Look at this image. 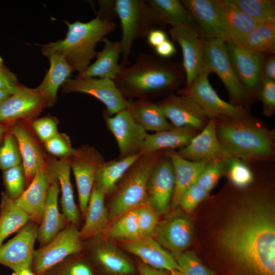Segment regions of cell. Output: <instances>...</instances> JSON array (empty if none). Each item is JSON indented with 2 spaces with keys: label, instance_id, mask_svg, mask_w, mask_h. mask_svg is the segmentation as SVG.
I'll return each mask as SVG.
<instances>
[{
  "label": "cell",
  "instance_id": "cell-58",
  "mask_svg": "<svg viewBox=\"0 0 275 275\" xmlns=\"http://www.w3.org/2000/svg\"><path fill=\"white\" fill-rule=\"evenodd\" d=\"M12 275H36L31 268H22L13 271Z\"/></svg>",
  "mask_w": 275,
  "mask_h": 275
},
{
  "label": "cell",
  "instance_id": "cell-38",
  "mask_svg": "<svg viewBox=\"0 0 275 275\" xmlns=\"http://www.w3.org/2000/svg\"><path fill=\"white\" fill-rule=\"evenodd\" d=\"M30 221L28 215L5 193L0 205V245L9 236L19 231Z\"/></svg>",
  "mask_w": 275,
  "mask_h": 275
},
{
  "label": "cell",
  "instance_id": "cell-46",
  "mask_svg": "<svg viewBox=\"0 0 275 275\" xmlns=\"http://www.w3.org/2000/svg\"><path fill=\"white\" fill-rule=\"evenodd\" d=\"M222 159L210 160L200 174L197 183L208 192L215 186L224 171L225 163Z\"/></svg>",
  "mask_w": 275,
  "mask_h": 275
},
{
  "label": "cell",
  "instance_id": "cell-6",
  "mask_svg": "<svg viewBox=\"0 0 275 275\" xmlns=\"http://www.w3.org/2000/svg\"><path fill=\"white\" fill-rule=\"evenodd\" d=\"M115 10L121 29V65L125 66L134 41L147 37L153 30H164L166 25L145 0H115Z\"/></svg>",
  "mask_w": 275,
  "mask_h": 275
},
{
  "label": "cell",
  "instance_id": "cell-26",
  "mask_svg": "<svg viewBox=\"0 0 275 275\" xmlns=\"http://www.w3.org/2000/svg\"><path fill=\"white\" fill-rule=\"evenodd\" d=\"M104 45L97 52L96 60L84 71L78 73L76 78L96 77L114 80L123 66L119 64L123 49L120 40L112 41L106 37L102 41Z\"/></svg>",
  "mask_w": 275,
  "mask_h": 275
},
{
  "label": "cell",
  "instance_id": "cell-3",
  "mask_svg": "<svg viewBox=\"0 0 275 275\" xmlns=\"http://www.w3.org/2000/svg\"><path fill=\"white\" fill-rule=\"evenodd\" d=\"M64 22L68 27L65 38L42 45L41 49L46 57L52 53L60 54L74 72L80 73L88 68L91 60L96 56L95 47L97 43L113 32L116 24L98 14L86 22Z\"/></svg>",
  "mask_w": 275,
  "mask_h": 275
},
{
  "label": "cell",
  "instance_id": "cell-27",
  "mask_svg": "<svg viewBox=\"0 0 275 275\" xmlns=\"http://www.w3.org/2000/svg\"><path fill=\"white\" fill-rule=\"evenodd\" d=\"M181 2L188 11L204 38L230 39L222 29L218 17L215 0H183Z\"/></svg>",
  "mask_w": 275,
  "mask_h": 275
},
{
  "label": "cell",
  "instance_id": "cell-15",
  "mask_svg": "<svg viewBox=\"0 0 275 275\" xmlns=\"http://www.w3.org/2000/svg\"><path fill=\"white\" fill-rule=\"evenodd\" d=\"M153 236L175 257L191 244L194 237L193 224L184 213L176 211L159 222Z\"/></svg>",
  "mask_w": 275,
  "mask_h": 275
},
{
  "label": "cell",
  "instance_id": "cell-49",
  "mask_svg": "<svg viewBox=\"0 0 275 275\" xmlns=\"http://www.w3.org/2000/svg\"><path fill=\"white\" fill-rule=\"evenodd\" d=\"M46 150L54 156L68 158L74 152L69 138L64 133L57 135L44 142Z\"/></svg>",
  "mask_w": 275,
  "mask_h": 275
},
{
  "label": "cell",
  "instance_id": "cell-51",
  "mask_svg": "<svg viewBox=\"0 0 275 275\" xmlns=\"http://www.w3.org/2000/svg\"><path fill=\"white\" fill-rule=\"evenodd\" d=\"M32 126L38 136L44 142L59 133L57 121L52 117H45L37 119L33 122Z\"/></svg>",
  "mask_w": 275,
  "mask_h": 275
},
{
  "label": "cell",
  "instance_id": "cell-50",
  "mask_svg": "<svg viewBox=\"0 0 275 275\" xmlns=\"http://www.w3.org/2000/svg\"><path fill=\"white\" fill-rule=\"evenodd\" d=\"M260 96L263 104L264 113L272 115L275 110V80L261 78Z\"/></svg>",
  "mask_w": 275,
  "mask_h": 275
},
{
  "label": "cell",
  "instance_id": "cell-57",
  "mask_svg": "<svg viewBox=\"0 0 275 275\" xmlns=\"http://www.w3.org/2000/svg\"><path fill=\"white\" fill-rule=\"evenodd\" d=\"M136 267L139 275H166L163 270L151 267L141 261L138 263Z\"/></svg>",
  "mask_w": 275,
  "mask_h": 275
},
{
  "label": "cell",
  "instance_id": "cell-48",
  "mask_svg": "<svg viewBox=\"0 0 275 275\" xmlns=\"http://www.w3.org/2000/svg\"><path fill=\"white\" fill-rule=\"evenodd\" d=\"M209 194V192L195 182L184 192L180 199L179 206L185 212L191 213L208 196Z\"/></svg>",
  "mask_w": 275,
  "mask_h": 275
},
{
  "label": "cell",
  "instance_id": "cell-20",
  "mask_svg": "<svg viewBox=\"0 0 275 275\" xmlns=\"http://www.w3.org/2000/svg\"><path fill=\"white\" fill-rule=\"evenodd\" d=\"M45 107L44 100L36 88L20 85L18 90L0 104V123L33 117Z\"/></svg>",
  "mask_w": 275,
  "mask_h": 275
},
{
  "label": "cell",
  "instance_id": "cell-39",
  "mask_svg": "<svg viewBox=\"0 0 275 275\" xmlns=\"http://www.w3.org/2000/svg\"><path fill=\"white\" fill-rule=\"evenodd\" d=\"M233 7L260 22L275 19V1L272 0H226Z\"/></svg>",
  "mask_w": 275,
  "mask_h": 275
},
{
  "label": "cell",
  "instance_id": "cell-52",
  "mask_svg": "<svg viewBox=\"0 0 275 275\" xmlns=\"http://www.w3.org/2000/svg\"><path fill=\"white\" fill-rule=\"evenodd\" d=\"M18 84L16 75L4 65L0 66V90L11 94L18 89Z\"/></svg>",
  "mask_w": 275,
  "mask_h": 275
},
{
  "label": "cell",
  "instance_id": "cell-63",
  "mask_svg": "<svg viewBox=\"0 0 275 275\" xmlns=\"http://www.w3.org/2000/svg\"><path fill=\"white\" fill-rule=\"evenodd\" d=\"M119 275H136V274H119ZM139 275V274H138Z\"/></svg>",
  "mask_w": 275,
  "mask_h": 275
},
{
  "label": "cell",
  "instance_id": "cell-5",
  "mask_svg": "<svg viewBox=\"0 0 275 275\" xmlns=\"http://www.w3.org/2000/svg\"><path fill=\"white\" fill-rule=\"evenodd\" d=\"M216 132L218 139L234 157L261 158L273 153V143L264 129L249 123L246 119H226Z\"/></svg>",
  "mask_w": 275,
  "mask_h": 275
},
{
  "label": "cell",
  "instance_id": "cell-37",
  "mask_svg": "<svg viewBox=\"0 0 275 275\" xmlns=\"http://www.w3.org/2000/svg\"><path fill=\"white\" fill-rule=\"evenodd\" d=\"M147 3L167 26L184 25L200 30L190 14L178 0H146ZM201 33V32H200Z\"/></svg>",
  "mask_w": 275,
  "mask_h": 275
},
{
  "label": "cell",
  "instance_id": "cell-4",
  "mask_svg": "<svg viewBox=\"0 0 275 275\" xmlns=\"http://www.w3.org/2000/svg\"><path fill=\"white\" fill-rule=\"evenodd\" d=\"M163 153L162 150L142 154L126 172L114 191L108 211L109 222L147 203L148 181Z\"/></svg>",
  "mask_w": 275,
  "mask_h": 275
},
{
  "label": "cell",
  "instance_id": "cell-34",
  "mask_svg": "<svg viewBox=\"0 0 275 275\" xmlns=\"http://www.w3.org/2000/svg\"><path fill=\"white\" fill-rule=\"evenodd\" d=\"M195 135V129L185 127H174L152 134H147L140 153L150 154L163 149L182 148Z\"/></svg>",
  "mask_w": 275,
  "mask_h": 275
},
{
  "label": "cell",
  "instance_id": "cell-12",
  "mask_svg": "<svg viewBox=\"0 0 275 275\" xmlns=\"http://www.w3.org/2000/svg\"><path fill=\"white\" fill-rule=\"evenodd\" d=\"M169 33L173 41L177 43L181 49L182 67L186 87H188L203 68L204 38L201 37L199 31L184 25L171 27Z\"/></svg>",
  "mask_w": 275,
  "mask_h": 275
},
{
  "label": "cell",
  "instance_id": "cell-2",
  "mask_svg": "<svg viewBox=\"0 0 275 275\" xmlns=\"http://www.w3.org/2000/svg\"><path fill=\"white\" fill-rule=\"evenodd\" d=\"M185 80L182 65L168 59L140 53L123 66L114 80L123 95L147 99L172 91Z\"/></svg>",
  "mask_w": 275,
  "mask_h": 275
},
{
  "label": "cell",
  "instance_id": "cell-59",
  "mask_svg": "<svg viewBox=\"0 0 275 275\" xmlns=\"http://www.w3.org/2000/svg\"><path fill=\"white\" fill-rule=\"evenodd\" d=\"M7 130L6 126L0 123V143L3 141Z\"/></svg>",
  "mask_w": 275,
  "mask_h": 275
},
{
  "label": "cell",
  "instance_id": "cell-8",
  "mask_svg": "<svg viewBox=\"0 0 275 275\" xmlns=\"http://www.w3.org/2000/svg\"><path fill=\"white\" fill-rule=\"evenodd\" d=\"M84 250V241L77 226L69 223L51 241L35 250L31 268L36 275H42L67 257Z\"/></svg>",
  "mask_w": 275,
  "mask_h": 275
},
{
  "label": "cell",
  "instance_id": "cell-7",
  "mask_svg": "<svg viewBox=\"0 0 275 275\" xmlns=\"http://www.w3.org/2000/svg\"><path fill=\"white\" fill-rule=\"evenodd\" d=\"M209 71L204 66L199 74L188 87L179 91L180 95L193 98L209 119L245 120L248 115L243 107L223 100L211 86Z\"/></svg>",
  "mask_w": 275,
  "mask_h": 275
},
{
  "label": "cell",
  "instance_id": "cell-56",
  "mask_svg": "<svg viewBox=\"0 0 275 275\" xmlns=\"http://www.w3.org/2000/svg\"><path fill=\"white\" fill-rule=\"evenodd\" d=\"M167 39L168 38L167 34L164 30L161 29L153 30L147 36L148 44L154 48Z\"/></svg>",
  "mask_w": 275,
  "mask_h": 275
},
{
  "label": "cell",
  "instance_id": "cell-25",
  "mask_svg": "<svg viewBox=\"0 0 275 275\" xmlns=\"http://www.w3.org/2000/svg\"><path fill=\"white\" fill-rule=\"evenodd\" d=\"M49 179H56L61 191L62 212L70 223L78 225L79 213L74 198L73 190L70 180V164L69 157L60 160L50 159L45 164Z\"/></svg>",
  "mask_w": 275,
  "mask_h": 275
},
{
  "label": "cell",
  "instance_id": "cell-17",
  "mask_svg": "<svg viewBox=\"0 0 275 275\" xmlns=\"http://www.w3.org/2000/svg\"><path fill=\"white\" fill-rule=\"evenodd\" d=\"M192 161L222 159L226 162L234 158L220 142L214 119H210L202 131L177 152Z\"/></svg>",
  "mask_w": 275,
  "mask_h": 275
},
{
  "label": "cell",
  "instance_id": "cell-21",
  "mask_svg": "<svg viewBox=\"0 0 275 275\" xmlns=\"http://www.w3.org/2000/svg\"><path fill=\"white\" fill-rule=\"evenodd\" d=\"M123 246L127 251L138 257L142 262L151 267L163 271H180L174 256L153 237H140L124 241Z\"/></svg>",
  "mask_w": 275,
  "mask_h": 275
},
{
  "label": "cell",
  "instance_id": "cell-9",
  "mask_svg": "<svg viewBox=\"0 0 275 275\" xmlns=\"http://www.w3.org/2000/svg\"><path fill=\"white\" fill-rule=\"evenodd\" d=\"M203 58L204 66L218 76L232 100L238 103L243 102L248 91L235 72L226 42L220 38H204Z\"/></svg>",
  "mask_w": 275,
  "mask_h": 275
},
{
  "label": "cell",
  "instance_id": "cell-61",
  "mask_svg": "<svg viewBox=\"0 0 275 275\" xmlns=\"http://www.w3.org/2000/svg\"><path fill=\"white\" fill-rule=\"evenodd\" d=\"M169 272V275H184L179 270H173Z\"/></svg>",
  "mask_w": 275,
  "mask_h": 275
},
{
  "label": "cell",
  "instance_id": "cell-11",
  "mask_svg": "<svg viewBox=\"0 0 275 275\" xmlns=\"http://www.w3.org/2000/svg\"><path fill=\"white\" fill-rule=\"evenodd\" d=\"M69 159L76 181L80 209L85 215L97 172L104 161L95 149L87 146L75 149Z\"/></svg>",
  "mask_w": 275,
  "mask_h": 275
},
{
  "label": "cell",
  "instance_id": "cell-45",
  "mask_svg": "<svg viewBox=\"0 0 275 275\" xmlns=\"http://www.w3.org/2000/svg\"><path fill=\"white\" fill-rule=\"evenodd\" d=\"M140 237H153L159 223V215L147 203L136 209Z\"/></svg>",
  "mask_w": 275,
  "mask_h": 275
},
{
  "label": "cell",
  "instance_id": "cell-60",
  "mask_svg": "<svg viewBox=\"0 0 275 275\" xmlns=\"http://www.w3.org/2000/svg\"><path fill=\"white\" fill-rule=\"evenodd\" d=\"M11 95L8 92L0 90V104Z\"/></svg>",
  "mask_w": 275,
  "mask_h": 275
},
{
  "label": "cell",
  "instance_id": "cell-28",
  "mask_svg": "<svg viewBox=\"0 0 275 275\" xmlns=\"http://www.w3.org/2000/svg\"><path fill=\"white\" fill-rule=\"evenodd\" d=\"M105 196L103 190L94 183L85 215V222L79 230L82 241L101 236L108 228L109 220Z\"/></svg>",
  "mask_w": 275,
  "mask_h": 275
},
{
  "label": "cell",
  "instance_id": "cell-32",
  "mask_svg": "<svg viewBox=\"0 0 275 275\" xmlns=\"http://www.w3.org/2000/svg\"><path fill=\"white\" fill-rule=\"evenodd\" d=\"M220 24L230 41L239 39L263 23L233 7L226 0H215Z\"/></svg>",
  "mask_w": 275,
  "mask_h": 275
},
{
  "label": "cell",
  "instance_id": "cell-55",
  "mask_svg": "<svg viewBox=\"0 0 275 275\" xmlns=\"http://www.w3.org/2000/svg\"><path fill=\"white\" fill-rule=\"evenodd\" d=\"M100 9L97 13L103 19L112 20L111 18L116 14L115 1H98Z\"/></svg>",
  "mask_w": 275,
  "mask_h": 275
},
{
  "label": "cell",
  "instance_id": "cell-44",
  "mask_svg": "<svg viewBox=\"0 0 275 275\" xmlns=\"http://www.w3.org/2000/svg\"><path fill=\"white\" fill-rule=\"evenodd\" d=\"M175 258L180 271L184 275H214L191 252L184 251Z\"/></svg>",
  "mask_w": 275,
  "mask_h": 275
},
{
  "label": "cell",
  "instance_id": "cell-19",
  "mask_svg": "<svg viewBox=\"0 0 275 275\" xmlns=\"http://www.w3.org/2000/svg\"><path fill=\"white\" fill-rule=\"evenodd\" d=\"M159 103L166 118L175 127L201 129L209 118L201 106L185 95H171Z\"/></svg>",
  "mask_w": 275,
  "mask_h": 275
},
{
  "label": "cell",
  "instance_id": "cell-23",
  "mask_svg": "<svg viewBox=\"0 0 275 275\" xmlns=\"http://www.w3.org/2000/svg\"><path fill=\"white\" fill-rule=\"evenodd\" d=\"M50 183L44 165L36 173L27 188L14 200L17 206L28 215L30 221L38 226L42 221Z\"/></svg>",
  "mask_w": 275,
  "mask_h": 275
},
{
  "label": "cell",
  "instance_id": "cell-62",
  "mask_svg": "<svg viewBox=\"0 0 275 275\" xmlns=\"http://www.w3.org/2000/svg\"><path fill=\"white\" fill-rule=\"evenodd\" d=\"M3 65V60L2 57L0 56V66Z\"/></svg>",
  "mask_w": 275,
  "mask_h": 275
},
{
  "label": "cell",
  "instance_id": "cell-35",
  "mask_svg": "<svg viewBox=\"0 0 275 275\" xmlns=\"http://www.w3.org/2000/svg\"><path fill=\"white\" fill-rule=\"evenodd\" d=\"M231 41L252 52L273 54L275 49V19L263 22L243 37Z\"/></svg>",
  "mask_w": 275,
  "mask_h": 275
},
{
  "label": "cell",
  "instance_id": "cell-41",
  "mask_svg": "<svg viewBox=\"0 0 275 275\" xmlns=\"http://www.w3.org/2000/svg\"><path fill=\"white\" fill-rule=\"evenodd\" d=\"M81 253L67 257L42 275H95L92 263Z\"/></svg>",
  "mask_w": 275,
  "mask_h": 275
},
{
  "label": "cell",
  "instance_id": "cell-22",
  "mask_svg": "<svg viewBox=\"0 0 275 275\" xmlns=\"http://www.w3.org/2000/svg\"><path fill=\"white\" fill-rule=\"evenodd\" d=\"M226 43L231 64L238 79L248 91L254 90L261 80L263 54L249 51L231 41Z\"/></svg>",
  "mask_w": 275,
  "mask_h": 275
},
{
  "label": "cell",
  "instance_id": "cell-53",
  "mask_svg": "<svg viewBox=\"0 0 275 275\" xmlns=\"http://www.w3.org/2000/svg\"><path fill=\"white\" fill-rule=\"evenodd\" d=\"M261 78H265L275 80V58L274 54L263 59L261 72Z\"/></svg>",
  "mask_w": 275,
  "mask_h": 275
},
{
  "label": "cell",
  "instance_id": "cell-29",
  "mask_svg": "<svg viewBox=\"0 0 275 275\" xmlns=\"http://www.w3.org/2000/svg\"><path fill=\"white\" fill-rule=\"evenodd\" d=\"M168 154L173 165L175 178V188L171 207L176 209L179 206L184 192L196 182L200 174L210 160H189L172 151H170Z\"/></svg>",
  "mask_w": 275,
  "mask_h": 275
},
{
  "label": "cell",
  "instance_id": "cell-33",
  "mask_svg": "<svg viewBox=\"0 0 275 275\" xmlns=\"http://www.w3.org/2000/svg\"><path fill=\"white\" fill-rule=\"evenodd\" d=\"M128 108L134 120L146 131L156 132L175 127L166 118L159 103L141 99L130 102Z\"/></svg>",
  "mask_w": 275,
  "mask_h": 275
},
{
  "label": "cell",
  "instance_id": "cell-47",
  "mask_svg": "<svg viewBox=\"0 0 275 275\" xmlns=\"http://www.w3.org/2000/svg\"><path fill=\"white\" fill-rule=\"evenodd\" d=\"M228 162V176L234 185L240 188L245 187L252 182L253 175L246 164L236 157Z\"/></svg>",
  "mask_w": 275,
  "mask_h": 275
},
{
  "label": "cell",
  "instance_id": "cell-54",
  "mask_svg": "<svg viewBox=\"0 0 275 275\" xmlns=\"http://www.w3.org/2000/svg\"><path fill=\"white\" fill-rule=\"evenodd\" d=\"M154 50L159 57L164 59L173 56L177 52L174 44L169 39L155 47Z\"/></svg>",
  "mask_w": 275,
  "mask_h": 275
},
{
  "label": "cell",
  "instance_id": "cell-18",
  "mask_svg": "<svg viewBox=\"0 0 275 275\" xmlns=\"http://www.w3.org/2000/svg\"><path fill=\"white\" fill-rule=\"evenodd\" d=\"M106 123L117 141L122 158L140 153L147 133L134 120L128 107L113 117H107Z\"/></svg>",
  "mask_w": 275,
  "mask_h": 275
},
{
  "label": "cell",
  "instance_id": "cell-40",
  "mask_svg": "<svg viewBox=\"0 0 275 275\" xmlns=\"http://www.w3.org/2000/svg\"><path fill=\"white\" fill-rule=\"evenodd\" d=\"M112 222L104 233L109 237L124 241L140 237L136 209L124 212Z\"/></svg>",
  "mask_w": 275,
  "mask_h": 275
},
{
  "label": "cell",
  "instance_id": "cell-13",
  "mask_svg": "<svg viewBox=\"0 0 275 275\" xmlns=\"http://www.w3.org/2000/svg\"><path fill=\"white\" fill-rule=\"evenodd\" d=\"M38 225L29 221L7 243L0 245V264L13 271L31 268Z\"/></svg>",
  "mask_w": 275,
  "mask_h": 275
},
{
  "label": "cell",
  "instance_id": "cell-1",
  "mask_svg": "<svg viewBox=\"0 0 275 275\" xmlns=\"http://www.w3.org/2000/svg\"><path fill=\"white\" fill-rule=\"evenodd\" d=\"M229 220L219 240L245 275H275V218L264 198L251 199Z\"/></svg>",
  "mask_w": 275,
  "mask_h": 275
},
{
  "label": "cell",
  "instance_id": "cell-36",
  "mask_svg": "<svg viewBox=\"0 0 275 275\" xmlns=\"http://www.w3.org/2000/svg\"><path fill=\"white\" fill-rule=\"evenodd\" d=\"M142 155V153H138L120 160L104 162L97 172L95 183L103 190L105 195L113 193L117 183Z\"/></svg>",
  "mask_w": 275,
  "mask_h": 275
},
{
  "label": "cell",
  "instance_id": "cell-43",
  "mask_svg": "<svg viewBox=\"0 0 275 275\" xmlns=\"http://www.w3.org/2000/svg\"><path fill=\"white\" fill-rule=\"evenodd\" d=\"M21 161L17 142L10 133L5 136L0 147V168L5 171L21 164Z\"/></svg>",
  "mask_w": 275,
  "mask_h": 275
},
{
  "label": "cell",
  "instance_id": "cell-14",
  "mask_svg": "<svg viewBox=\"0 0 275 275\" xmlns=\"http://www.w3.org/2000/svg\"><path fill=\"white\" fill-rule=\"evenodd\" d=\"M175 188V178L171 160L167 156L158 160L147 183V204L159 215L170 208Z\"/></svg>",
  "mask_w": 275,
  "mask_h": 275
},
{
  "label": "cell",
  "instance_id": "cell-24",
  "mask_svg": "<svg viewBox=\"0 0 275 275\" xmlns=\"http://www.w3.org/2000/svg\"><path fill=\"white\" fill-rule=\"evenodd\" d=\"M46 204L40 224L38 226L37 240L40 246L51 241L70 223L58 206L60 187L56 179H50Z\"/></svg>",
  "mask_w": 275,
  "mask_h": 275
},
{
  "label": "cell",
  "instance_id": "cell-10",
  "mask_svg": "<svg viewBox=\"0 0 275 275\" xmlns=\"http://www.w3.org/2000/svg\"><path fill=\"white\" fill-rule=\"evenodd\" d=\"M63 93H84L89 94L105 106L108 115H115L128 108L127 101L114 80L96 77L68 78L63 85Z\"/></svg>",
  "mask_w": 275,
  "mask_h": 275
},
{
  "label": "cell",
  "instance_id": "cell-31",
  "mask_svg": "<svg viewBox=\"0 0 275 275\" xmlns=\"http://www.w3.org/2000/svg\"><path fill=\"white\" fill-rule=\"evenodd\" d=\"M49 68L40 85L36 89L44 100L46 107L52 106L56 102L59 88L62 86L74 72L66 61L59 54L49 55Z\"/></svg>",
  "mask_w": 275,
  "mask_h": 275
},
{
  "label": "cell",
  "instance_id": "cell-42",
  "mask_svg": "<svg viewBox=\"0 0 275 275\" xmlns=\"http://www.w3.org/2000/svg\"><path fill=\"white\" fill-rule=\"evenodd\" d=\"M4 181L6 191L5 194L11 199L15 200L24 191L26 178L22 164L4 171Z\"/></svg>",
  "mask_w": 275,
  "mask_h": 275
},
{
  "label": "cell",
  "instance_id": "cell-30",
  "mask_svg": "<svg viewBox=\"0 0 275 275\" xmlns=\"http://www.w3.org/2000/svg\"><path fill=\"white\" fill-rule=\"evenodd\" d=\"M11 133L17 142L25 173L26 184L29 185L36 173L45 164L43 152L33 136L22 125L13 127Z\"/></svg>",
  "mask_w": 275,
  "mask_h": 275
},
{
  "label": "cell",
  "instance_id": "cell-16",
  "mask_svg": "<svg viewBox=\"0 0 275 275\" xmlns=\"http://www.w3.org/2000/svg\"><path fill=\"white\" fill-rule=\"evenodd\" d=\"M84 242L90 258L105 275L134 274L136 267L115 245L101 236Z\"/></svg>",
  "mask_w": 275,
  "mask_h": 275
}]
</instances>
